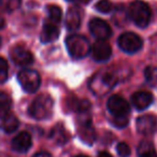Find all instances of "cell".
<instances>
[{"label":"cell","mask_w":157,"mask_h":157,"mask_svg":"<svg viewBox=\"0 0 157 157\" xmlns=\"http://www.w3.org/2000/svg\"><path fill=\"white\" fill-rule=\"evenodd\" d=\"M53 105H54V101H53L52 97L46 94H43L38 96L31 102L28 112L31 117L36 118L38 121L46 120L52 115Z\"/></svg>","instance_id":"1"},{"label":"cell","mask_w":157,"mask_h":157,"mask_svg":"<svg viewBox=\"0 0 157 157\" xmlns=\"http://www.w3.org/2000/svg\"><path fill=\"white\" fill-rule=\"evenodd\" d=\"M59 36V30L56 27V25L53 23H46L43 26L41 33V41L43 43H51L57 40Z\"/></svg>","instance_id":"16"},{"label":"cell","mask_w":157,"mask_h":157,"mask_svg":"<svg viewBox=\"0 0 157 157\" xmlns=\"http://www.w3.org/2000/svg\"><path fill=\"white\" fill-rule=\"evenodd\" d=\"M157 129V118L154 115L145 114L137 120V130L142 135H152Z\"/></svg>","instance_id":"11"},{"label":"cell","mask_w":157,"mask_h":157,"mask_svg":"<svg viewBox=\"0 0 157 157\" xmlns=\"http://www.w3.org/2000/svg\"><path fill=\"white\" fill-rule=\"evenodd\" d=\"M151 9L145 2L136 0L128 8V16L138 27L145 28L151 21Z\"/></svg>","instance_id":"2"},{"label":"cell","mask_w":157,"mask_h":157,"mask_svg":"<svg viewBox=\"0 0 157 157\" xmlns=\"http://www.w3.org/2000/svg\"><path fill=\"white\" fill-rule=\"evenodd\" d=\"M81 10L78 7H71L68 10L67 17H66V26L69 30H76L81 25L82 20Z\"/></svg>","instance_id":"15"},{"label":"cell","mask_w":157,"mask_h":157,"mask_svg":"<svg viewBox=\"0 0 157 157\" xmlns=\"http://www.w3.org/2000/svg\"><path fill=\"white\" fill-rule=\"evenodd\" d=\"M117 82V78H115L111 72H100L97 73L92 78L90 82V88L94 94L97 96H101L108 93Z\"/></svg>","instance_id":"3"},{"label":"cell","mask_w":157,"mask_h":157,"mask_svg":"<svg viewBox=\"0 0 157 157\" xmlns=\"http://www.w3.org/2000/svg\"><path fill=\"white\" fill-rule=\"evenodd\" d=\"M11 58L18 66H28L33 61V54L23 46H15L12 48Z\"/></svg>","instance_id":"12"},{"label":"cell","mask_w":157,"mask_h":157,"mask_svg":"<svg viewBox=\"0 0 157 157\" xmlns=\"http://www.w3.org/2000/svg\"><path fill=\"white\" fill-rule=\"evenodd\" d=\"M33 157H52V156H51V154L48 152H39L33 155Z\"/></svg>","instance_id":"28"},{"label":"cell","mask_w":157,"mask_h":157,"mask_svg":"<svg viewBox=\"0 0 157 157\" xmlns=\"http://www.w3.org/2000/svg\"><path fill=\"white\" fill-rule=\"evenodd\" d=\"M132 105L137 110H144L153 102V95L148 92H137L131 96Z\"/></svg>","instance_id":"14"},{"label":"cell","mask_w":157,"mask_h":157,"mask_svg":"<svg viewBox=\"0 0 157 157\" xmlns=\"http://www.w3.org/2000/svg\"><path fill=\"white\" fill-rule=\"evenodd\" d=\"M90 31L98 40H107L111 37L112 30L109 24L101 18H94L90 22Z\"/></svg>","instance_id":"8"},{"label":"cell","mask_w":157,"mask_h":157,"mask_svg":"<svg viewBox=\"0 0 157 157\" xmlns=\"http://www.w3.org/2000/svg\"><path fill=\"white\" fill-rule=\"evenodd\" d=\"M66 45L69 54L76 59L86 57L90 51V41L81 35L69 36L66 40Z\"/></svg>","instance_id":"4"},{"label":"cell","mask_w":157,"mask_h":157,"mask_svg":"<svg viewBox=\"0 0 157 157\" xmlns=\"http://www.w3.org/2000/svg\"><path fill=\"white\" fill-rule=\"evenodd\" d=\"M31 136L28 132L22 131L12 141V148L18 153H25L31 147Z\"/></svg>","instance_id":"13"},{"label":"cell","mask_w":157,"mask_h":157,"mask_svg":"<svg viewBox=\"0 0 157 157\" xmlns=\"http://www.w3.org/2000/svg\"><path fill=\"white\" fill-rule=\"evenodd\" d=\"M3 27H5V20L0 16V29H2Z\"/></svg>","instance_id":"30"},{"label":"cell","mask_w":157,"mask_h":157,"mask_svg":"<svg viewBox=\"0 0 157 157\" xmlns=\"http://www.w3.org/2000/svg\"><path fill=\"white\" fill-rule=\"evenodd\" d=\"M96 10L100 13H110L113 10V5L110 0H99L96 3Z\"/></svg>","instance_id":"24"},{"label":"cell","mask_w":157,"mask_h":157,"mask_svg":"<svg viewBox=\"0 0 157 157\" xmlns=\"http://www.w3.org/2000/svg\"><path fill=\"white\" fill-rule=\"evenodd\" d=\"M144 76L147 83L151 85H155L157 83V67L154 66H150L144 70Z\"/></svg>","instance_id":"23"},{"label":"cell","mask_w":157,"mask_h":157,"mask_svg":"<svg viewBox=\"0 0 157 157\" xmlns=\"http://www.w3.org/2000/svg\"><path fill=\"white\" fill-rule=\"evenodd\" d=\"M138 154L140 157H157V153L155 152L153 145L147 141H143L140 143L138 147Z\"/></svg>","instance_id":"19"},{"label":"cell","mask_w":157,"mask_h":157,"mask_svg":"<svg viewBox=\"0 0 157 157\" xmlns=\"http://www.w3.org/2000/svg\"><path fill=\"white\" fill-rule=\"evenodd\" d=\"M50 138L55 142L56 144L63 145L67 142L68 140V135L66 129L63 128V126L61 124H57L56 126L53 127V129L51 130Z\"/></svg>","instance_id":"17"},{"label":"cell","mask_w":157,"mask_h":157,"mask_svg":"<svg viewBox=\"0 0 157 157\" xmlns=\"http://www.w3.org/2000/svg\"><path fill=\"white\" fill-rule=\"evenodd\" d=\"M118 46L121 48V50L124 51L125 53L128 54H133L137 53L140 48H142L143 41L138 35L133 33H125L123 35L120 36L118 38Z\"/></svg>","instance_id":"6"},{"label":"cell","mask_w":157,"mask_h":157,"mask_svg":"<svg viewBox=\"0 0 157 157\" xmlns=\"http://www.w3.org/2000/svg\"><path fill=\"white\" fill-rule=\"evenodd\" d=\"M8 73H9V66L8 63L3 58L0 57V84L5 83L8 78Z\"/></svg>","instance_id":"25"},{"label":"cell","mask_w":157,"mask_h":157,"mask_svg":"<svg viewBox=\"0 0 157 157\" xmlns=\"http://www.w3.org/2000/svg\"><path fill=\"white\" fill-rule=\"evenodd\" d=\"M78 135H80V138L83 140V142L87 144H93L96 140V131L93 127L92 121L88 115L83 121H80Z\"/></svg>","instance_id":"9"},{"label":"cell","mask_w":157,"mask_h":157,"mask_svg":"<svg viewBox=\"0 0 157 157\" xmlns=\"http://www.w3.org/2000/svg\"><path fill=\"white\" fill-rule=\"evenodd\" d=\"M116 151H117V154L121 157H128L130 155V147L125 142L118 143L117 146H116Z\"/></svg>","instance_id":"26"},{"label":"cell","mask_w":157,"mask_h":157,"mask_svg":"<svg viewBox=\"0 0 157 157\" xmlns=\"http://www.w3.org/2000/svg\"><path fill=\"white\" fill-rule=\"evenodd\" d=\"M0 46H1V38H0Z\"/></svg>","instance_id":"32"},{"label":"cell","mask_w":157,"mask_h":157,"mask_svg":"<svg viewBox=\"0 0 157 157\" xmlns=\"http://www.w3.org/2000/svg\"><path fill=\"white\" fill-rule=\"evenodd\" d=\"M22 0H0V9L8 13L14 12L21 6Z\"/></svg>","instance_id":"21"},{"label":"cell","mask_w":157,"mask_h":157,"mask_svg":"<svg viewBox=\"0 0 157 157\" xmlns=\"http://www.w3.org/2000/svg\"><path fill=\"white\" fill-rule=\"evenodd\" d=\"M113 124L118 128H123V127L127 126L128 124V116H121V117H113L112 120Z\"/></svg>","instance_id":"27"},{"label":"cell","mask_w":157,"mask_h":157,"mask_svg":"<svg viewBox=\"0 0 157 157\" xmlns=\"http://www.w3.org/2000/svg\"><path fill=\"white\" fill-rule=\"evenodd\" d=\"M17 80L23 90L27 93H35L39 90L41 78L37 71L31 69H24L18 72Z\"/></svg>","instance_id":"5"},{"label":"cell","mask_w":157,"mask_h":157,"mask_svg":"<svg viewBox=\"0 0 157 157\" xmlns=\"http://www.w3.org/2000/svg\"><path fill=\"white\" fill-rule=\"evenodd\" d=\"M98 157H112V155L109 154L108 152H100L98 154Z\"/></svg>","instance_id":"29"},{"label":"cell","mask_w":157,"mask_h":157,"mask_svg":"<svg viewBox=\"0 0 157 157\" xmlns=\"http://www.w3.org/2000/svg\"><path fill=\"white\" fill-rule=\"evenodd\" d=\"M20 126V121L13 114L8 113L2 120V129L7 133H12L16 131V129Z\"/></svg>","instance_id":"18"},{"label":"cell","mask_w":157,"mask_h":157,"mask_svg":"<svg viewBox=\"0 0 157 157\" xmlns=\"http://www.w3.org/2000/svg\"><path fill=\"white\" fill-rule=\"evenodd\" d=\"M83 1H84V2H85V1H90V0H83Z\"/></svg>","instance_id":"33"},{"label":"cell","mask_w":157,"mask_h":157,"mask_svg":"<svg viewBox=\"0 0 157 157\" xmlns=\"http://www.w3.org/2000/svg\"><path fill=\"white\" fill-rule=\"evenodd\" d=\"M48 13L51 23L57 24V23L60 22L63 12H61V9L59 7H57V6H50L48 8Z\"/></svg>","instance_id":"22"},{"label":"cell","mask_w":157,"mask_h":157,"mask_svg":"<svg viewBox=\"0 0 157 157\" xmlns=\"http://www.w3.org/2000/svg\"><path fill=\"white\" fill-rule=\"evenodd\" d=\"M75 157H88V156H85V155H78V156Z\"/></svg>","instance_id":"31"},{"label":"cell","mask_w":157,"mask_h":157,"mask_svg":"<svg viewBox=\"0 0 157 157\" xmlns=\"http://www.w3.org/2000/svg\"><path fill=\"white\" fill-rule=\"evenodd\" d=\"M112 48L105 40H98L92 48V55L93 58L99 63L107 61L111 57Z\"/></svg>","instance_id":"10"},{"label":"cell","mask_w":157,"mask_h":157,"mask_svg":"<svg viewBox=\"0 0 157 157\" xmlns=\"http://www.w3.org/2000/svg\"><path fill=\"white\" fill-rule=\"evenodd\" d=\"M12 107V100L6 93L0 92V117H5Z\"/></svg>","instance_id":"20"},{"label":"cell","mask_w":157,"mask_h":157,"mask_svg":"<svg viewBox=\"0 0 157 157\" xmlns=\"http://www.w3.org/2000/svg\"><path fill=\"white\" fill-rule=\"evenodd\" d=\"M68 1H73V0H68Z\"/></svg>","instance_id":"34"},{"label":"cell","mask_w":157,"mask_h":157,"mask_svg":"<svg viewBox=\"0 0 157 157\" xmlns=\"http://www.w3.org/2000/svg\"><path fill=\"white\" fill-rule=\"evenodd\" d=\"M107 107L113 117L128 116L129 111H130V107H129L128 102L118 95H113L110 97L107 102Z\"/></svg>","instance_id":"7"}]
</instances>
